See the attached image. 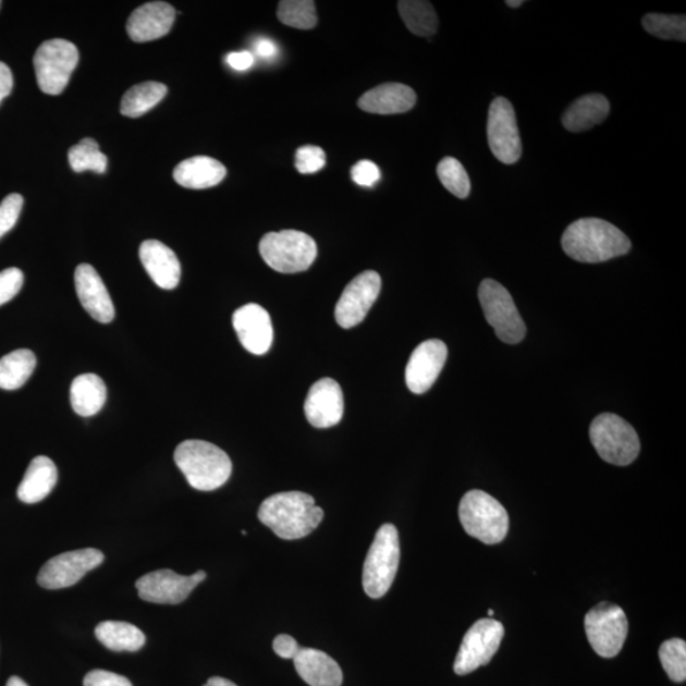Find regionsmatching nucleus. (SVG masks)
I'll list each match as a JSON object with an SVG mask.
<instances>
[{
    "instance_id": "obj_30",
    "label": "nucleus",
    "mask_w": 686,
    "mask_h": 686,
    "mask_svg": "<svg viewBox=\"0 0 686 686\" xmlns=\"http://www.w3.org/2000/svg\"><path fill=\"white\" fill-rule=\"evenodd\" d=\"M167 87L158 82H145L130 88L121 101V113L126 118H140L162 101Z\"/></svg>"
},
{
    "instance_id": "obj_8",
    "label": "nucleus",
    "mask_w": 686,
    "mask_h": 686,
    "mask_svg": "<svg viewBox=\"0 0 686 686\" xmlns=\"http://www.w3.org/2000/svg\"><path fill=\"white\" fill-rule=\"evenodd\" d=\"M78 61L79 51L73 42L63 38L45 41L34 57L38 87L46 95L63 94Z\"/></svg>"
},
{
    "instance_id": "obj_23",
    "label": "nucleus",
    "mask_w": 686,
    "mask_h": 686,
    "mask_svg": "<svg viewBox=\"0 0 686 686\" xmlns=\"http://www.w3.org/2000/svg\"><path fill=\"white\" fill-rule=\"evenodd\" d=\"M294 665L297 674L310 686L342 685L343 674L339 663L315 648H301L295 656Z\"/></svg>"
},
{
    "instance_id": "obj_43",
    "label": "nucleus",
    "mask_w": 686,
    "mask_h": 686,
    "mask_svg": "<svg viewBox=\"0 0 686 686\" xmlns=\"http://www.w3.org/2000/svg\"><path fill=\"white\" fill-rule=\"evenodd\" d=\"M255 58L249 51L232 52L226 57V63L235 71H247L254 65Z\"/></svg>"
},
{
    "instance_id": "obj_12",
    "label": "nucleus",
    "mask_w": 686,
    "mask_h": 686,
    "mask_svg": "<svg viewBox=\"0 0 686 686\" xmlns=\"http://www.w3.org/2000/svg\"><path fill=\"white\" fill-rule=\"evenodd\" d=\"M487 139L495 159L501 163L514 164L522 157L523 145L518 133L516 114L509 99H493L487 120Z\"/></svg>"
},
{
    "instance_id": "obj_16",
    "label": "nucleus",
    "mask_w": 686,
    "mask_h": 686,
    "mask_svg": "<svg viewBox=\"0 0 686 686\" xmlns=\"http://www.w3.org/2000/svg\"><path fill=\"white\" fill-rule=\"evenodd\" d=\"M448 347L440 340H427L412 353L406 368V383L412 393L429 391L446 363Z\"/></svg>"
},
{
    "instance_id": "obj_19",
    "label": "nucleus",
    "mask_w": 686,
    "mask_h": 686,
    "mask_svg": "<svg viewBox=\"0 0 686 686\" xmlns=\"http://www.w3.org/2000/svg\"><path fill=\"white\" fill-rule=\"evenodd\" d=\"M76 295L83 308L99 323H110L114 318V307L105 282L94 266L82 264L74 273Z\"/></svg>"
},
{
    "instance_id": "obj_3",
    "label": "nucleus",
    "mask_w": 686,
    "mask_h": 686,
    "mask_svg": "<svg viewBox=\"0 0 686 686\" xmlns=\"http://www.w3.org/2000/svg\"><path fill=\"white\" fill-rule=\"evenodd\" d=\"M174 462L197 491L218 490L232 475L231 457L217 445L203 440H186L175 449Z\"/></svg>"
},
{
    "instance_id": "obj_45",
    "label": "nucleus",
    "mask_w": 686,
    "mask_h": 686,
    "mask_svg": "<svg viewBox=\"0 0 686 686\" xmlns=\"http://www.w3.org/2000/svg\"><path fill=\"white\" fill-rule=\"evenodd\" d=\"M255 50L264 59H272L278 56V46L266 37L258 38L255 42Z\"/></svg>"
},
{
    "instance_id": "obj_9",
    "label": "nucleus",
    "mask_w": 686,
    "mask_h": 686,
    "mask_svg": "<svg viewBox=\"0 0 686 686\" xmlns=\"http://www.w3.org/2000/svg\"><path fill=\"white\" fill-rule=\"evenodd\" d=\"M478 297L488 324L495 335L509 345H516L525 338L526 327L513 296L500 282L486 279L480 282Z\"/></svg>"
},
{
    "instance_id": "obj_10",
    "label": "nucleus",
    "mask_w": 686,
    "mask_h": 686,
    "mask_svg": "<svg viewBox=\"0 0 686 686\" xmlns=\"http://www.w3.org/2000/svg\"><path fill=\"white\" fill-rule=\"evenodd\" d=\"M587 639L601 658L612 659L621 652L628 636V620L621 607L600 602L585 617Z\"/></svg>"
},
{
    "instance_id": "obj_7",
    "label": "nucleus",
    "mask_w": 686,
    "mask_h": 686,
    "mask_svg": "<svg viewBox=\"0 0 686 686\" xmlns=\"http://www.w3.org/2000/svg\"><path fill=\"white\" fill-rule=\"evenodd\" d=\"M590 440L602 461L620 467L635 462L640 450L636 430L614 414H602L593 419Z\"/></svg>"
},
{
    "instance_id": "obj_32",
    "label": "nucleus",
    "mask_w": 686,
    "mask_h": 686,
    "mask_svg": "<svg viewBox=\"0 0 686 686\" xmlns=\"http://www.w3.org/2000/svg\"><path fill=\"white\" fill-rule=\"evenodd\" d=\"M69 164L76 173L94 171L96 173H105L107 170V157L96 140L90 137H84L78 144L74 145L68 152Z\"/></svg>"
},
{
    "instance_id": "obj_24",
    "label": "nucleus",
    "mask_w": 686,
    "mask_h": 686,
    "mask_svg": "<svg viewBox=\"0 0 686 686\" xmlns=\"http://www.w3.org/2000/svg\"><path fill=\"white\" fill-rule=\"evenodd\" d=\"M226 168L210 157H193L174 168L173 179L182 187L205 189L219 185L225 179Z\"/></svg>"
},
{
    "instance_id": "obj_47",
    "label": "nucleus",
    "mask_w": 686,
    "mask_h": 686,
    "mask_svg": "<svg viewBox=\"0 0 686 686\" xmlns=\"http://www.w3.org/2000/svg\"><path fill=\"white\" fill-rule=\"evenodd\" d=\"M7 686H28L25 682L22 681L19 676H12L10 681H8Z\"/></svg>"
},
{
    "instance_id": "obj_11",
    "label": "nucleus",
    "mask_w": 686,
    "mask_h": 686,
    "mask_svg": "<svg viewBox=\"0 0 686 686\" xmlns=\"http://www.w3.org/2000/svg\"><path fill=\"white\" fill-rule=\"evenodd\" d=\"M503 636L505 628L492 617L473 624L465 633L460 652L456 654L455 674L468 675L478 667L488 665L499 651Z\"/></svg>"
},
{
    "instance_id": "obj_34",
    "label": "nucleus",
    "mask_w": 686,
    "mask_h": 686,
    "mask_svg": "<svg viewBox=\"0 0 686 686\" xmlns=\"http://www.w3.org/2000/svg\"><path fill=\"white\" fill-rule=\"evenodd\" d=\"M278 17L284 25L297 29L317 26L316 3L311 0H284L279 3Z\"/></svg>"
},
{
    "instance_id": "obj_40",
    "label": "nucleus",
    "mask_w": 686,
    "mask_h": 686,
    "mask_svg": "<svg viewBox=\"0 0 686 686\" xmlns=\"http://www.w3.org/2000/svg\"><path fill=\"white\" fill-rule=\"evenodd\" d=\"M351 177L358 186L372 187L380 180V170L370 160H360L351 170Z\"/></svg>"
},
{
    "instance_id": "obj_21",
    "label": "nucleus",
    "mask_w": 686,
    "mask_h": 686,
    "mask_svg": "<svg viewBox=\"0 0 686 686\" xmlns=\"http://www.w3.org/2000/svg\"><path fill=\"white\" fill-rule=\"evenodd\" d=\"M140 261L145 271L159 287L173 290L181 280V264L174 252L164 243L149 240L142 243Z\"/></svg>"
},
{
    "instance_id": "obj_20",
    "label": "nucleus",
    "mask_w": 686,
    "mask_h": 686,
    "mask_svg": "<svg viewBox=\"0 0 686 686\" xmlns=\"http://www.w3.org/2000/svg\"><path fill=\"white\" fill-rule=\"evenodd\" d=\"M175 19L171 4L151 2L135 10L126 23V30L135 42H148L170 33Z\"/></svg>"
},
{
    "instance_id": "obj_29",
    "label": "nucleus",
    "mask_w": 686,
    "mask_h": 686,
    "mask_svg": "<svg viewBox=\"0 0 686 686\" xmlns=\"http://www.w3.org/2000/svg\"><path fill=\"white\" fill-rule=\"evenodd\" d=\"M36 356L29 350H15L0 358V388L15 391L27 383L36 368Z\"/></svg>"
},
{
    "instance_id": "obj_35",
    "label": "nucleus",
    "mask_w": 686,
    "mask_h": 686,
    "mask_svg": "<svg viewBox=\"0 0 686 686\" xmlns=\"http://www.w3.org/2000/svg\"><path fill=\"white\" fill-rule=\"evenodd\" d=\"M437 172L439 180L449 193L457 198H467L470 194V180L467 171L453 157H445L438 164Z\"/></svg>"
},
{
    "instance_id": "obj_39",
    "label": "nucleus",
    "mask_w": 686,
    "mask_h": 686,
    "mask_svg": "<svg viewBox=\"0 0 686 686\" xmlns=\"http://www.w3.org/2000/svg\"><path fill=\"white\" fill-rule=\"evenodd\" d=\"M23 272L15 267L0 271V305L13 299L20 293L23 286Z\"/></svg>"
},
{
    "instance_id": "obj_26",
    "label": "nucleus",
    "mask_w": 686,
    "mask_h": 686,
    "mask_svg": "<svg viewBox=\"0 0 686 686\" xmlns=\"http://www.w3.org/2000/svg\"><path fill=\"white\" fill-rule=\"evenodd\" d=\"M610 105L605 96L586 95L576 99L563 113V126L571 133H581L601 124L608 118Z\"/></svg>"
},
{
    "instance_id": "obj_4",
    "label": "nucleus",
    "mask_w": 686,
    "mask_h": 686,
    "mask_svg": "<svg viewBox=\"0 0 686 686\" xmlns=\"http://www.w3.org/2000/svg\"><path fill=\"white\" fill-rule=\"evenodd\" d=\"M401 547L399 530L392 524L380 526L364 563L363 586L371 599L383 598L399 571Z\"/></svg>"
},
{
    "instance_id": "obj_14",
    "label": "nucleus",
    "mask_w": 686,
    "mask_h": 686,
    "mask_svg": "<svg viewBox=\"0 0 686 686\" xmlns=\"http://www.w3.org/2000/svg\"><path fill=\"white\" fill-rule=\"evenodd\" d=\"M205 578V571H198L193 576H182L172 569H158L137 579L135 586L144 601L177 605L185 601Z\"/></svg>"
},
{
    "instance_id": "obj_6",
    "label": "nucleus",
    "mask_w": 686,
    "mask_h": 686,
    "mask_svg": "<svg viewBox=\"0 0 686 686\" xmlns=\"http://www.w3.org/2000/svg\"><path fill=\"white\" fill-rule=\"evenodd\" d=\"M259 254L272 270L281 273L307 271L318 249L310 235L297 231L267 233L259 242Z\"/></svg>"
},
{
    "instance_id": "obj_44",
    "label": "nucleus",
    "mask_w": 686,
    "mask_h": 686,
    "mask_svg": "<svg viewBox=\"0 0 686 686\" xmlns=\"http://www.w3.org/2000/svg\"><path fill=\"white\" fill-rule=\"evenodd\" d=\"M13 89V74L11 69L0 61V103L11 95Z\"/></svg>"
},
{
    "instance_id": "obj_17",
    "label": "nucleus",
    "mask_w": 686,
    "mask_h": 686,
    "mask_svg": "<svg viewBox=\"0 0 686 686\" xmlns=\"http://www.w3.org/2000/svg\"><path fill=\"white\" fill-rule=\"evenodd\" d=\"M304 411L308 422L317 429L338 425L345 411V401L338 381L331 378L316 381L309 389Z\"/></svg>"
},
{
    "instance_id": "obj_22",
    "label": "nucleus",
    "mask_w": 686,
    "mask_h": 686,
    "mask_svg": "<svg viewBox=\"0 0 686 686\" xmlns=\"http://www.w3.org/2000/svg\"><path fill=\"white\" fill-rule=\"evenodd\" d=\"M417 101L415 90L401 83H385L366 91L358 99L365 112L378 114L404 113L414 109Z\"/></svg>"
},
{
    "instance_id": "obj_50",
    "label": "nucleus",
    "mask_w": 686,
    "mask_h": 686,
    "mask_svg": "<svg viewBox=\"0 0 686 686\" xmlns=\"http://www.w3.org/2000/svg\"><path fill=\"white\" fill-rule=\"evenodd\" d=\"M0 5H2V2H0Z\"/></svg>"
},
{
    "instance_id": "obj_38",
    "label": "nucleus",
    "mask_w": 686,
    "mask_h": 686,
    "mask_svg": "<svg viewBox=\"0 0 686 686\" xmlns=\"http://www.w3.org/2000/svg\"><path fill=\"white\" fill-rule=\"evenodd\" d=\"M23 208V197L19 194L8 195L0 204V240L17 224Z\"/></svg>"
},
{
    "instance_id": "obj_41",
    "label": "nucleus",
    "mask_w": 686,
    "mask_h": 686,
    "mask_svg": "<svg viewBox=\"0 0 686 686\" xmlns=\"http://www.w3.org/2000/svg\"><path fill=\"white\" fill-rule=\"evenodd\" d=\"M84 686H133L128 678L106 670H91L84 677Z\"/></svg>"
},
{
    "instance_id": "obj_5",
    "label": "nucleus",
    "mask_w": 686,
    "mask_h": 686,
    "mask_svg": "<svg viewBox=\"0 0 686 686\" xmlns=\"http://www.w3.org/2000/svg\"><path fill=\"white\" fill-rule=\"evenodd\" d=\"M463 528L470 537L492 546L501 543L509 532V514L501 503L483 491L464 494L460 505Z\"/></svg>"
},
{
    "instance_id": "obj_31",
    "label": "nucleus",
    "mask_w": 686,
    "mask_h": 686,
    "mask_svg": "<svg viewBox=\"0 0 686 686\" xmlns=\"http://www.w3.org/2000/svg\"><path fill=\"white\" fill-rule=\"evenodd\" d=\"M399 10L404 25L412 34L431 37L437 34L439 20L430 2L425 0H402Z\"/></svg>"
},
{
    "instance_id": "obj_27",
    "label": "nucleus",
    "mask_w": 686,
    "mask_h": 686,
    "mask_svg": "<svg viewBox=\"0 0 686 686\" xmlns=\"http://www.w3.org/2000/svg\"><path fill=\"white\" fill-rule=\"evenodd\" d=\"M106 400L105 381L96 373H83L73 380L71 402L76 415L82 417L97 415L103 408Z\"/></svg>"
},
{
    "instance_id": "obj_25",
    "label": "nucleus",
    "mask_w": 686,
    "mask_h": 686,
    "mask_svg": "<svg viewBox=\"0 0 686 686\" xmlns=\"http://www.w3.org/2000/svg\"><path fill=\"white\" fill-rule=\"evenodd\" d=\"M58 482L57 465L48 456H36L28 465L17 490L22 502L33 505L48 498Z\"/></svg>"
},
{
    "instance_id": "obj_2",
    "label": "nucleus",
    "mask_w": 686,
    "mask_h": 686,
    "mask_svg": "<svg viewBox=\"0 0 686 686\" xmlns=\"http://www.w3.org/2000/svg\"><path fill=\"white\" fill-rule=\"evenodd\" d=\"M323 517V510L316 505L315 499L299 491L272 494L258 510L259 522L285 540L309 536Z\"/></svg>"
},
{
    "instance_id": "obj_28",
    "label": "nucleus",
    "mask_w": 686,
    "mask_h": 686,
    "mask_svg": "<svg viewBox=\"0 0 686 686\" xmlns=\"http://www.w3.org/2000/svg\"><path fill=\"white\" fill-rule=\"evenodd\" d=\"M96 637L105 647L117 652H136L147 642L144 633L126 622L107 621L96 627Z\"/></svg>"
},
{
    "instance_id": "obj_46",
    "label": "nucleus",
    "mask_w": 686,
    "mask_h": 686,
    "mask_svg": "<svg viewBox=\"0 0 686 686\" xmlns=\"http://www.w3.org/2000/svg\"><path fill=\"white\" fill-rule=\"evenodd\" d=\"M203 686H236L234 683H232L231 681H226V678L224 677H211L209 678L208 683L204 684Z\"/></svg>"
},
{
    "instance_id": "obj_18",
    "label": "nucleus",
    "mask_w": 686,
    "mask_h": 686,
    "mask_svg": "<svg viewBox=\"0 0 686 686\" xmlns=\"http://www.w3.org/2000/svg\"><path fill=\"white\" fill-rule=\"evenodd\" d=\"M233 327L242 346L254 355L269 353L273 341V327L269 311L261 305L247 304L236 309Z\"/></svg>"
},
{
    "instance_id": "obj_42",
    "label": "nucleus",
    "mask_w": 686,
    "mask_h": 686,
    "mask_svg": "<svg viewBox=\"0 0 686 686\" xmlns=\"http://www.w3.org/2000/svg\"><path fill=\"white\" fill-rule=\"evenodd\" d=\"M273 651L277 652L280 658L285 660H294L295 656L299 653L301 646L296 642L292 636L280 635L273 640Z\"/></svg>"
},
{
    "instance_id": "obj_15",
    "label": "nucleus",
    "mask_w": 686,
    "mask_h": 686,
    "mask_svg": "<svg viewBox=\"0 0 686 686\" xmlns=\"http://www.w3.org/2000/svg\"><path fill=\"white\" fill-rule=\"evenodd\" d=\"M381 289V279L376 271H364L343 290L335 305L334 317L342 328L360 324L377 302Z\"/></svg>"
},
{
    "instance_id": "obj_36",
    "label": "nucleus",
    "mask_w": 686,
    "mask_h": 686,
    "mask_svg": "<svg viewBox=\"0 0 686 686\" xmlns=\"http://www.w3.org/2000/svg\"><path fill=\"white\" fill-rule=\"evenodd\" d=\"M663 670L671 681L683 683L686 678V644L681 638L667 639L659 650Z\"/></svg>"
},
{
    "instance_id": "obj_13",
    "label": "nucleus",
    "mask_w": 686,
    "mask_h": 686,
    "mask_svg": "<svg viewBox=\"0 0 686 686\" xmlns=\"http://www.w3.org/2000/svg\"><path fill=\"white\" fill-rule=\"evenodd\" d=\"M103 561V553L95 548L59 554L44 564L38 572L37 583L48 590L66 589L79 583L89 571L97 568Z\"/></svg>"
},
{
    "instance_id": "obj_37",
    "label": "nucleus",
    "mask_w": 686,
    "mask_h": 686,
    "mask_svg": "<svg viewBox=\"0 0 686 686\" xmlns=\"http://www.w3.org/2000/svg\"><path fill=\"white\" fill-rule=\"evenodd\" d=\"M326 166V152L316 145H305L296 150L295 167L303 174L316 173Z\"/></svg>"
},
{
    "instance_id": "obj_48",
    "label": "nucleus",
    "mask_w": 686,
    "mask_h": 686,
    "mask_svg": "<svg viewBox=\"0 0 686 686\" xmlns=\"http://www.w3.org/2000/svg\"><path fill=\"white\" fill-rule=\"evenodd\" d=\"M506 4L510 8H518V7H522L524 2H522V0H507Z\"/></svg>"
},
{
    "instance_id": "obj_49",
    "label": "nucleus",
    "mask_w": 686,
    "mask_h": 686,
    "mask_svg": "<svg viewBox=\"0 0 686 686\" xmlns=\"http://www.w3.org/2000/svg\"><path fill=\"white\" fill-rule=\"evenodd\" d=\"M488 615H490V616H493V615H494V612H493V610H492V609L488 610Z\"/></svg>"
},
{
    "instance_id": "obj_33",
    "label": "nucleus",
    "mask_w": 686,
    "mask_h": 686,
    "mask_svg": "<svg viewBox=\"0 0 686 686\" xmlns=\"http://www.w3.org/2000/svg\"><path fill=\"white\" fill-rule=\"evenodd\" d=\"M648 34L661 40L686 41V17L684 14L648 13L642 20Z\"/></svg>"
},
{
    "instance_id": "obj_1",
    "label": "nucleus",
    "mask_w": 686,
    "mask_h": 686,
    "mask_svg": "<svg viewBox=\"0 0 686 686\" xmlns=\"http://www.w3.org/2000/svg\"><path fill=\"white\" fill-rule=\"evenodd\" d=\"M632 243L621 229L597 218L578 219L562 235V248L577 262L600 264L627 255Z\"/></svg>"
}]
</instances>
